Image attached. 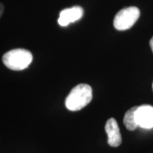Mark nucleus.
<instances>
[{"instance_id": "nucleus-1", "label": "nucleus", "mask_w": 153, "mask_h": 153, "mask_svg": "<svg viewBox=\"0 0 153 153\" xmlns=\"http://www.w3.org/2000/svg\"><path fill=\"white\" fill-rule=\"evenodd\" d=\"M92 97V89L90 86L80 84L74 87L67 97L65 106L72 111H79L90 103Z\"/></svg>"}, {"instance_id": "nucleus-2", "label": "nucleus", "mask_w": 153, "mask_h": 153, "mask_svg": "<svg viewBox=\"0 0 153 153\" xmlns=\"http://www.w3.org/2000/svg\"><path fill=\"white\" fill-rule=\"evenodd\" d=\"M33 60V55L29 51L17 48L6 53L2 57L4 65L15 71H20L26 69Z\"/></svg>"}, {"instance_id": "nucleus-3", "label": "nucleus", "mask_w": 153, "mask_h": 153, "mask_svg": "<svg viewBox=\"0 0 153 153\" xmlns=\"http://www.w3.org/2000/svg\"><path fill=\"white\" fill-rule=\"evenodd\" d=\"M140 11L137 7H130L121 9L115 16L114 26L118 30H126L131 28L139 19Z\"/></svg>"}, {"instance_id": "nucleus-4", "label": "nucleus", "mask_w": 153, "mask_h": 153, "mask_svg": "<svg viewBox=\"0 0 153 153\" xmlns=\"http://www.w3.org/2000/svg\"><path fill=\"white\" fill-rule=\"evenodd\" d=\"M135 119L137 126L145 129L153 128V107L150 105L137 106L135 111Z\"/></svg>"}, {"instance_id": "nucleus-5", "label": "nucleus", "mask_w": 153, "mask_h": 153, "mask_svg": "<svg viewBox=\"0 0 153 153\" xmlns=\"http://www.w3.org/2000/svg\"><path fill=\"white\" fill-rule=\"evenodd\" d=\"M84 14V10L79 6L65 9L60 11L57 22L61 26H67L71 23L79 20Z\"/></svg>"}, {"instance_id": "nucleus-6", "label": "nucleus", "mask_w": 153, "mask_h": 153, "mask_svg": "<svg viewBox=\"0 0 153 153\" xmlns=\"http://www.w3.org/2000/svg\"><path fill=\"white\" fill-rule=\"evenodd\" d=\"M105 131L108 135V143L110 146L116 148L121 144V135L118 123L115 118H111L107 120L105 125Z\"/></svg>"}, {"instance_id": "nucleus-7", "label": "nucleus", "mask_w": 153, "mask_h": 153, "mask_svg": "<svg viewBox=\"0 0 153 153\" xmlns=\"http://www.w3.org/2000/svg\"><path fill=\"white\" fill-rule=\"evenodd\" d=\"M137 108V106L132 107L126 113L125 116H124L123 123L128 131H135L138 127L136 119H135V111Z\"/></svg>"}, {"instance_id": "nucleus-8", "label": "nucleus", "mask_w": 153, "mask_h": 153, "mask_svg": "<svg viewBox=\"0 0 153 153\" xmlns=\"http://www.w3.org/2000/svg\"><path fill=\"white\" fill-rule=\"evenodd\" d=\"M3 11H4V5L1 3H0V17H1V15H2Z\"/></svg>"}, {"instance_id": "nucleus-9", "label": "nucleus", "mask_w": 153, "mask_h": 153, "mask_svg": "<svg viewBox=\"0 0 153 153\" xmlns=\"http://www.w3.org/2000/svg\"><path fill=\"white\" fill-rule=\"evenodd\" d=\"M150 48L151 49H152V52H153V37L151 38L150 41Z\"/></svg>"}, {"instance_id": "nucleus-10", "label": "nucleus", "mask_w": 153, "mask_h": 153, "mask_svg": "<svg viewBox=\"0 0 153 153\" xmlns=\"http://www.w3.org/2000/svg\"><path fill=\"white\" fill-rule=\"evenodd\" d=\"M152 88H153V85H152Z\"/></svg>"}]
</instances>
